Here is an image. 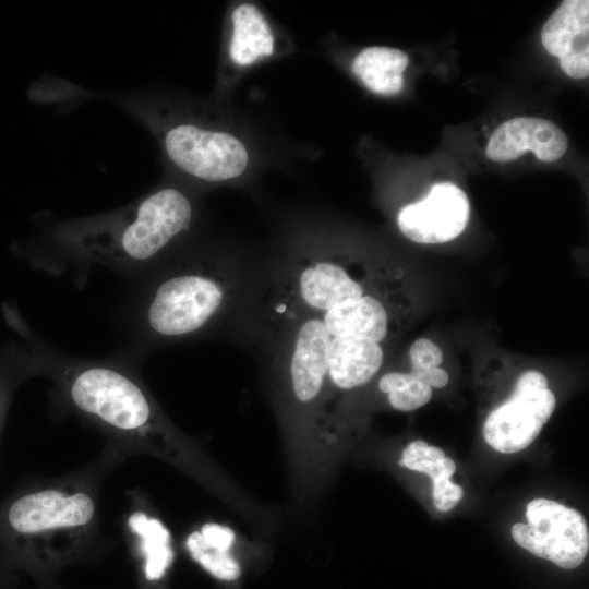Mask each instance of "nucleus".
I'll list each match as a JSON object with an SVG mask.
<instances>
[{
	"label": "nucleus",
	"mask_w": 589,
	"mask_h": 589,
	"mask_svg": "<svg viewBox=\"0 0 589 589\" xmlns=\"http://www.w3.org/2000/svg\"><path fill=\"white\" fill-rule=\"evenodd\" d=\"M271 285V256L238 249L168 256L143 308L156 341L221 338L248 349Z\"/></svg>",
	"instance_id": "f257e3e1"
},
{
	"label": "nucleus",
	"mask_w": 589,
	"mask_h": 589,
	"mask_svg": "<svg viewBox=\"0 0 589 589\" xmlns=\"http://www.w3.org/2000/svg\"><path fill=\"white\" fill-rule=\"evenodd\" d=\"M106 453L81 469L26 481L0 501V570H47L91 552L100 541Z\"/></svg>",
	"instance_id": "f03ea898"
},
{
	"label": "nucleus",
	"mask_w": 589,
	"mask_h": 589,
	"mask_svg": "<svg viewBox=\"0 0 589 589\" xmlns=\"http://www.w3.org/2000/svg\"><path fill=\"white\" fill-rule=\"evenodd\" d=\"M58 397L107 437L117 464L151 455L197 472V455L170 423L140 378L111 363L70 362L47 369Z\"/></svg>",
	"instance_id": "7ed1b4c3"
},
{
	"label": "nucleus",
	"mask_w": 589,
	"mask_h": 589,
	"mask_svg": "<svg viewBox=\"0 0 589 589\" xmlns=\"http://www.w3.org/2000/svg\"><path fill=\"white\" fill-rule=\"evenodd\" d=\"M193 218L190 197L164 187L116 214L63 228L61 236L93 260L142 265L167 259Z\"/></svg>",
	"instance_id": "20e7f679"
},
{
	"label": "nucleus",
	"mask_w": 589,
	"mask_h": 589,
	"mask_svg": "<svg viewBox=\"0 0 589 589\" xmlns=\"http://www.w3.org/2000/svg\"><path fill=\"white\" fill-rule=\"evenodd\" d=\"M526 518V524L512 527V537L519 546L564 569H574L584 562L589 550V530L578 510L534 498L527 505Z\"/></svg>",
	"instance_id": "39448f33"
},
{
	"label": "nucleus",
	"mask_w": 589,
	"mask_h": 589,
	"mask_svg": "<svg viewBox=\"0 0 589 589\" xmlns=\"http://www.w3.org/2000/svg\"><path fill=\"white\" fill-rule=\"evenodd\" d=\"M161 144L170 163L182 172L207 182H221L243 173L249 155L241 141L229 133L191 122L169 125Z\"/></svg>",
	"instance_id": "423d86ee"
},
{
	"label": "nucleus",
	"mask_w": 589,
	"mask_h": 589,
	"mask_svg": "<svg viewBox=\"0 0 589 589\" xmlns=\"http://www.w3.org/2000/svg\"><path fill=\"white\" fill-rule=\"evenodd\" d=\"M556 405L548 380L539 371L519 375L510 397L492 410L483 423V437L495 450L513 454L528 447L552 416Z\"/></svg>",
	"instance_id": "0eeeda50"
},
{
	"label": "nucleus",
	"mask_w": 589,
	"mask_h": 589,
	"mask_svg": "<svg viewBox=\"0 0 589 589\" xmlns=\"http://www.w3.org/2000/svg\"><path fill=\"white\" fill-rule=\"evenodd\" d=\"M470 218V203L456 184H434L421 201L404 206L397 216L400 232L424 244L444 243L462 233Z\"/></svg>",
	"instance_id": "6e6552de"
},
{
	"label": "nucleus",
	"mask_w": 589,
	"mask_h": 589,
	"mask_svg": "<svg viewBox=\"0 0 589 589\" xmlns=\"http://www.w3.org/2000/svg\"><path fill=\"white\" fill-rule=\"evenodd\" d=\"M541 41L549 53L558 58L566 75L588 77L589 1H563L543 25Z\"/></svg>",
	"instance_id": "1a4fd4ad"
},
{
	"label": "nucleus",
	"mask_w": 589,
	"mask_h": 589,
	"mask_svg": "<svg viewBox=\"0 0 589 589\" xmlns=\"http://www.w3.org/2000/svg\"><path fill=\"white\" fill-rule=\"evenodd\" d=\"M567 146V135L555 123L542 118L516 117L494 130L486 146V156L504 163L530 151L542 161H555L564 155Z\"/></svg>",
	"instance_id": "9d476101"
},
{
	"label": "nucleus",
	"mask_w": 589,
	"mask_h": 589,
	"mask_svg": "<svg viewBox=\"0 0 589 589\" xmlns=\"http://www.w3.org/2000/svg\"><path fill=\"white\" fill-rule=\"evenodd\" d=\"M310 313L322 320L330 341L358 338L381 344L388 335V310L374 293L368 292L359 299Z\"/></svg>",
	"instance_id": "9b49d317"
},
{
	"label": "nucleus",
	"mask_w": 589,
	"mask_h": 589,
	"mask_svg": "<svg viewBox=\"0 0 589 589\" xmlns=\"http://www.w3.org/2000/svg\"><path fill=\"white\" fill-rule=\"evenodd\" d=\"M381 344L358 338L330 341L327 365L328 388L351 390L369 383L384 363Z\"/></svg>",
	"instance_id": "f8f14e48"
},
{
	"label": "nucleus",
	"mask_w": 589,
	"mask_h": 589,
	"mask_svg": "<svg viewBox=\"0 0 589 589\" xmlns=\"http://www.w3.org/2000/svg\"><path fill=\"white\" fill-rule=\"evenodd\" d=\"M399 465L432 478L433 501L438 510L448 512L462 498V488L450 481L456 465L441 448L421 440L412 441L404 449Z\"/></svg>",
	"instance_id": "ddd939ff"
},
{
	"label": "nucleus",
	"mask_w": 589,
	"mask_h": 589,
	"mask_svg": "<svg viewBox=\"0 0 589 589\" xmlns=\"http://www.w3.org/2000/svg\"><path fill=\"white\" fill-rule=\"evenodd\" d=\"M408 63L409 58L404 51L375 46L358 53L352 71L372 92L395 95L404 87L402 73Z\"/></svg>",
	"instance_id": "4468645a"
},
{
	"label": "nucleus",
	"mask_w": 589,
	"mask_h": 589,
	"mask_svg": "<svg viewBox=\"0 0 589 589\" xmlns=\"http://www.w3.org/2000/svg\"><path fill=\"white\" fill-rule=\"evenodd\" d=\"M231 60L239 65L253 63L274 50V36L262 12L253 4H240L232 12Z\"/></svg>",
	"instance_id": "2eb2a0df"
},
{
	"label": "nucleus",
	"mask_w": 589,
	"mask_h": 589,
	"mask_svg": "<svg viewBox=\"0 0 589 589\" xmlns=\"http://www.w3.org/2000/svg\"><path fill=\"white\" fill-rule=\"evenodd\" d=\"M129 526L140 539L145 557V576L149 580L159 579L172 562L170 533L157 519L136 513L129 519Z\"/></svg>",
	"instance_id": "dca6fc26"
},
{
	"label": "nucleus",
	"mask_w": 589,
	"mask_h": 589,
	"mask_svg": "<svg viewBox=\"0 0 589 589\" xmlns=\"http://www.w3.org/2000/svg\"><path fill=\"white\" fill-rule=\"evenodd\" d=\"M377 387L387 395L389 405L398 411L416 410L432 398V388L411 372H387L380 377Z\"/></svg>",
	"instance_id": "f3484780"
},
{
	"label": "nucleus",
	"mask_w": 589,
	"mask_h": 589,
	"mask_svg": "<svg viewBox=\"0 0 589 589\" xmlns=\"http://www.w3.org/2000/svg\"><path fill=\"white\" fill-rule=\"evenodd\" d=\"M187 549L192 558L215 578L223 581H233L240 577V564L230 552L208 546L197 530L191 532L187 538Z\"/></svg>",
	"instance_id": "a211bd4d"
},
{
	"label": "nucleus",
	"mask_w": 589,
	"mask_h": 589,
	"mask_svg": "<svg viewBox=\"0 0 589 589\" xmlns=\"http://www.w3.org/2000/svg\"><path fill=\"white\" fill-rule=\"evenodd\" d=\"M411 369L438 366L443 361L442 349L428 338H419L409 348Z\"/></svg>",
	"instance_id": "6ab92c4d"
},
{
	"label": "nucleus",
	"mask_w": 589,
	"mask_h": 589,
	"mask_svg": "<svg viewBox=\"0 0 589 589\" xmlns=\"http://www.w3.org/2000/svg\"><path fill=\"white\" fill-rule=\"evenodd\" d=\"M197 531L208 546L219 551L230 552L235 543V532L226 526L208 522Z\"/></svg>",
	"instance_id": "aec40b11"
},
{
	"label": "nucleus",
	"mask_w": 589,
	"mask_h": 589,
	"mask_svg": "<svg viewBox=\"0 0 589 589\" xmlns=\"http://www.w3.org/2000/svg\"><path fill=\"white\" fill-rule=\"evenodd\" d=\"M410 372L431 388H442L449 380L448 373L440 366L411 369Z\"/></svg>",
	"instance_id": "412c9836"
},
{
	"label": "nucleus",
	"mask_w": 589,
	"mask_h": 589,
	"mask_svg": "<svg viewBox=\"0 0 589 589\" xmlns=\"http://www.w3.org/2000/svg\"><path fill=\"white\" fill-rule=\"evenodd\" d=\"M3 402H4V397L2 395H0V426H1V418H2V412H3Z\"/></svg>",
	"instance_id": "4be33fe9"
}]
</instances>
